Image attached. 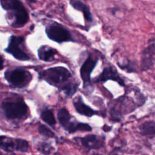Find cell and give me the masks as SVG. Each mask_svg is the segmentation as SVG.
Returning a JSON list of instances; mask_svg holds the SVG:
<instances>
[{
	"instance_id": "6da1fadb",
	"label": "cell",
	"mask_w": 155,
	"mask_h": 155,
	"mask_svg": "<svg viewBox=\"0 0 155 155\" xmlns=\"http://www.w3.org/2000/svg\"><path fill=\"white\" fill-rule=\"evenodd\" d=\"M43 77L50 84L57 86L68 96H72L77 91L78 84L73 79L69 70L64 67H55L46 70Z\"/></svg>"
},
{
	"instance_id": "7a4b0ae2",
	"label": "cell",
	"mask_w": 155,
	"mask_h": 155,
	"mask_svg": "<svg viewBox=\"0 0 155 155\" xmlns=\"http://www.w3.org/2000/svg\"><path fill=\"white\" fill-rule=\"evenodd\" d=\"M98 62V58L89 54L84 61L80 68L81 78L83 82V88L90 89L92 87L91 74Z\"/></svg>"
},
{
	"instance_id": "3957f363",
	"label": "cell",
	"mask_w": 155,
	"mask_h": 155,
	"mask_svg": "<svg viewBox=\"0 0 155 155\" xmlns=\"http://www.w3.org/2000/svg\"><path fill=\"white\" fill-rule=\"evenodd\" d=\"M46 33L50 39L59 43L74 41L70 31L64 27L57 23L47 27Z\"/></svg>"
},
{
	"instance_id": "277c9868",
	"label": "cell",
	"mask_w": 155,
	"mask_h": 155,
	"mask_svg": "<svg viewBox=\"0 0 155 155\" xmlns=\"http://www.w3.org/2000/svg\"><path fill=\"white\" fill-rule=\"evenodd\" d=\"M2 108L6 117L9 119H18L24 116L27 112V107L23 102H7L2 104Z\"/></svg>"
},
{
	"instance_id": "5b68a950",
	"label": "cell",
	"mask_w": 155,
	"mask_h": 155,
	"mask_svg": "<svg viewBox=\"0 0 155 155\" xmlns=\"http://www.w3.org/2000/svg\"><path fill=\"white\" fill-rule=\"evenodd\" d=\"M7 81L13 86L21 87L25 85L30 80L31 75L29 72L22 69H15L5 73Z\"/></svg>"
},
{
	"instance_id": "8992f818",
	"label": "cell",
	"mask_w": 155,
	"mask_h": 155,
	"mask_svg": "<svg viewBox=\"0 0 155 155\" xmlns=\"http://www.w3.org/2000/svg\"><path fill=\"white\" fill-rule=\"evenodd\" d=\"M111 80L118 83L120 86L125 87V83L124 80L121 78L116 69L112 66L105 67L102 71L94 78V82L98 83Z\"/></svg>"
},
{
	"instance_id": "52a82bcc",
	"label": "cell",
	"mask_w": 155,
	"mask_h": 155,
	"mask_svg": "<svg viewBox=\"0 0 155 155\" xmlns=\"http://www.w3.org/2000/svg\"><path fill=\"white\" fill-rule=\"evenodd\" d=\"M155 64V43L152 42L145 47L141 55L140 68L143 71H148Z\"/></svg>"
},
{
	"instance_id": "ba28073f",
	"label": "cell",
	"mask_w": 155,
	"mask_h": 155,
	"mask_svg": "<svg viewBox=\"0 0 155 155\" xmlns=\"http://www.w3.org/2000/svg\"><path fill=\"white\" fill-rule=\"evenodd\" d=\"M24 39L21 36H12L10 38V41L8 47L5 51L12 54L16 59L21 61H26L29 59L28 55L25 53L19 47V44L22 42Z\"/></svg>"
},
{
	"instance_id": "9c48e42d",
	"label": "cell",
	"mask_w": 155,
	"mask_h": 155,
	"mask_svg": "<svg viewBox=\"0 0 155 155\" xmlns=\"http://www.w3.org/2000/svg\"><path fill=\"white\" fill-rule=\"evenodd\" d=\"M81 142V145L87 150H99L104 147L105 140L104 137H101L96 134H88L82 137H76Z\"/></svg>"
},
{
	"instance_id": "30bf717a",
	"label": "cell",
	"mask_w": 155,
	"mask_h": 155,
	"mask_svg": "<svg viewBox=\"0 0 155 155\" xmlns=\"http://www.w3.org/2000/svg\"><path fill=\"white\" fill-rule=\"evenodd\" d=\"M73 105L77 113L79 114L91 117L94 115H97L99 114V111L93 110L88 105H86L81 96H78L73 100Z\"/></svg>"
},
{
	"instance_id": "8fae6325",
	"label": "cell",
	"mask_w": 155,
	"mask_h": 155,
	"mask_svg": "<svg viewBox=\"0 0 155 155\" xmlns=\"http://www.w3.org/2000/svg\"><path fill=\"white\" fill-rule=\"evenodd\" d=\"M70 4L76 10L81 12L87 22H92L93 18L89 7L81 0H70Z\"/></svg>"
},
{
	"instance_id": "7c38bea8",
	"label": "cell",
	"mask_w": 155,
	"mask_h": 155,
	"mask_svg": "<svg viewBox=\"0 0 155 155\" xmlns=\"http://www.w3.org/2000/svg\"><path fill=\"white\" fill-rule=\"evenodd\" d=\"M139 129L142 136H147L150 138L155 137V121H146L139 126Z\"/></svg>"
},
{
	"instance_id": "4fadbf2b",
	"label": "cell",
	"mask_w": 155,
	"mask_h": 155,
	"mask_svg": "<svg viewBox=\"0 0 155 155\" xmlns=\"http://www.w3.org/2000/svg\"><path fill=\"white\" fill-rule=\"evenodd\" d=\"M57 116L59 124L64 129L73 118V116H71L68 110L64 108H61L58 111Z\"/></svg>"
},
{
	"instance_id": "5bb4252c",
	"label": "cell",
	"mask_w": 155,
	"mask_h": 155,
	"mask_svg": "<svg viewBox=\"0 0 155 155\" xmlns=\"http://www.w3.org/2000/svg\"><path fill=\"white\" fill-rule=\"evenodd\" d=\"M56 53V50L48 47H42L38 50L39 58L45 61H53Z\"/></svg>"
},
{
	"instance_id": "9a60e30c",
	"label": "cell",
	"mask_w": 155,
	"mask_h": 155,
	"mask_svg": "<svg viewBox=\"0 0 155 155\" xmlns=\"http://www.w3.org/2000/svg\"><path fill=\"white\" fill-rule=\"evenodd\" d=\"M117 64L120 69L128 73H134L137 71V65L136 63L128 59H124L121 62H117Z\"/></svg>"
},
{
	"instance_id": "2e32d148",
	"label": "cell",
	"mask_w": 155,
	"mask_h": 155,
	"mask_svg": "<svg viewBox=\"0 0 155 155\" xmlns=\"http://www.w3.org/2000/svg\"><path fill=\"white\" fill-rule=\"evenodd\" d=\"M2 7L6 10H12L16 12L23 8V5L19 0H0Z\"/></svg>"
},
{
	"instance_id": "e0dca14e",
	"label": "cell",
	"mask_w": 155,
	"mask_h": 155,
	"mask_svg": "<svg viewBox=\"0 0 155 155\" xmlns=\"http://www.w3.org/2000/svg\"><path fill=\"white\" fill-rule=\"evenodd\" d=\"M15 18L16 24L18 25L22 26L27 22L28 20V15L24 7L16 12Z\"/></svg>"
},
{
	"instance_id": "ac0fdd59",
	"label": "cell",
	"mask_w": 155,
	"mask_h": 155,
	"mask_svg": "<svg viewBox=\"0 0 155 155\" xmlns=\"http://www.w3.org/2000/svg\"><path fill=\"white\" fill-rule=\"evenodd\" d=\"M41 119L50 126H54L56 124V120L53 112L51 110L44 111L41 115Z\"/></svg>"
},
{
	"instance_id": "d6986e66",
	"label": "cell",
	"mask_w": 155,
	"mask_h": 155,
	"mask_svg": "<svg viewBox=\"0 0 155 155\" xmlns=\"http://www.w3.org/2000/svg\"><path fill=\"white\" fill-rule=\"evenodd\" d=\"M38 131L41 134L48 137L53 138L55 136L54 133L45 125H40L38 127Z\"/></svg>"
},
{
	"instance_id": "ffe728a7",
	"label": "cell",
	"mask_w": 155,
	"mask_h": 155,
	"mask_svg": "<svg viewBox=\"0 0 155 155\" xmlns=\"http://www.w3.org/2000/svg\"><path fill=\"white\" fill-rule=\"evenodd\" d=\"M28 148V142L23 139H16L15 143V148L21 151H26Z\"/></svg>"
},
{
	"instance_id": "44dd1931",
	"label": "cell",
	"mask_w": 155,
	"mask_h": 155,
	"mask_svg": "<svg viewBox=\"0 0 155 155\" xmlns=\"http://www.w3.org/2000/svg\"><path fill=\"white\" fill-rule=\"evenodd\" d=\"M5 139H4V140H5ZM4 140L0 144V148L1 149L6 151H12L15 148V143L13 142L11 140L4 142Z\"/></svg>"
},
{
	"instance_id": "7402d4cb",
	"label": "cell",
	"mask_w": 155,
	"mask_h": 155,
	"mask_svg": "<svg viewBox=\"0 0 155 155\" xmlns=\"http://www.w3.org/2000/svg\"><path fill=\"white\" fill-rule=\"evenodd\" d=\"M51 147L48 143H44L41 145V151L43 153H44L45 154L50 153V152L51 151Z\"/></svg>"
},
{
	"instance_id": "603a6c76",
	"label": "cell",
	"mask_w": 155,
	"mask_h": 155,
	"mask_svg": "<svg viewBox=\"0 0 155 155\" xmlns=\"http://www.w3.org/2000/svg\"><path fill=\"white\" fill-rule=\"evenodd\" d=\"M3 62H4L3 58L1 56V55H0V70H2L3 68Z\"/></svg>"
},
{
	"instance_id": "cb8c5ba5",
	"label": "cell",
	"mask_w": 155,
	"mask_h": 155,
	"mask_svg": "<svg viewBox=\"0 0 155 155\" xmlns=\"http://www.w3.org/2000/svg\"><path fill=\"white\" fill-rule=\"evenodd\" d=\"M5 138V136H0V144L4 140V139Z\"/></svg>"
},
{
	"instance_id": "d4e9b609",
	"label": "cell",
	"mask_w": 155,
	"mask_h": 155,
	"mask_svg": "<svg viewBox=\"0 0 155 155\" xmlns=\"http://www.w3.org/2000/svg\"><path fill=\"white\" fill-rule=\"evenodd\" d=\"M54 155H61V154L59 153H56L54 154Z\"/></svg>"
},
{
	"instance_id": "484cf974",
	"label": "cell",
	"mask_w": 155,
	"mask_h": 155,
	"mask_svg": "<svg viewBox=\"0 0 155 155\" xmlns=\"http://www.w3.org/2000/svg\"><path fill=\"white\" fill-rule=\"evenodd\" d=\"M12 155H16L15 154H12Z\"/></svg>"
}]
</instances>
